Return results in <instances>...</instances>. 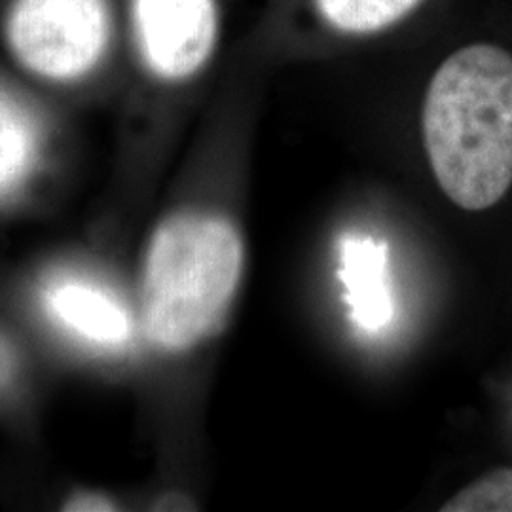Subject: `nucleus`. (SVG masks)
Returning <instances> with one entry per match:
<instances>
[{
	"label": "nucleus",
	"mask_w": 512,
	"mask_h": 512,
	"mask_svg": "<svg viewBox=\"0 0 512 512\" xmlns=\"http://www.w3.org/2000/svg\"><path fill=\"white\" fill-rule=\"evenodd\" d=\"M69 511H112V503L101 495L82 494L69 501Z\"/></svg>",
	"instance_id": "9d476101"
},
{
	"label": "nucleus",
	"mask_w": 512,
	"mask_h": 512,
	"mask_svg": "<svg viewBox=\"0 0 512 512\" xmlns=\"http://www.w3.org/2000/svg\"><path fill=\"white\" fill-rule=\"evenodd\" d=\"M444 512H512V469H495L454 495Z\"/></svg>",
	"instance_id": "1a4fd4ad"
},
{
	"label": "nucleus",
	"mask_w": 512,
	"mask_h": 512,
	"mask_svg": "<svg viewBox=\"0 0 512 512\" xmlns=\"http://www.w3.org/2000/svg\"><path fill=\"white\" fill-rule=\"evenodd\" d=\"M215 0H133V31L148 69L164 80L198 73L217 42Z\"/></svg>",
	"instance_id": "20e7f679"
},
{
	"label": "nucleus",
	"mask_w": 512,
	"mask_h": 512,
	"mask_svg": "<svg viewBox=\"0 0 512 512\" xmlns=\"http://www.w3.org/2000/svg\"><path fill=\"white\" fill-rule=\"evenodd\" d=\"M37 150V128L29 112L0 93V198L25 181Z\"/></svg>",
	"instance_id": "0eeeda50"
},
{
	"label": "nucleus",
	"mask_w": 512,
	"mask_h": 512,
	"mask_svg": "<svg viewBox=\"0 0 512 512\" xmlns=\"http://www.w3.org/2000/svg\"><path fill=\"white\" fill-rule=\"evenodd\" d=\"M321 16L332 27L368 35L391 27L410 14L421 0H315Z\"/></svg>",
	"instance_id": "6e6552de"
},
{
	"label": "nucleus",
	"mask_w": 512,
	"mask_h": 512,
	"mask_svg": "<svg viewBox=\"0 0 512 512\" xmlns=\"http://www.w3.org/2000/svg\"><path fill=\"white\" fill-rule=\"evenodd\" d=\"M423 145L442 192L484 211L512 184V54L469 44L433 76L421 114Z\"/></svg>",
	"instance_id": "f257e3e1"
},
{
	"label": "nucleus",
	"mask_w": 512,
	"mask_h": 512,
	"mask_svg": "<svg viewBox=\"0 0 512 512\" xmlns=\"http://www.w3.org/2000/svg\"><path fill=\"white\" fill-rule=\"evenodd\" d=\"M44 306L61 329L92 348L114 351L131 338L124 304L84 277L57 275L44 289Z\"/></svg>",
	"instance_id": "39448f33"
},
{
	"label": "nucleus",
	"mask_w": 512,
	"mask_h": 512,
	"mask_svg": "<svg viewBox=\"0 0 512 512\" xmlns=\"http://www.w3.org/2000/svg\"><path fill=\"white\" fill-rule=\"evenodd\" d=\"M340 281L346 287L349 317L365 334L384 332L395 319L385 241L348 234L340 239Z\"/></svg>",
	"instance_id": "423d86ee"
},
{
	"label": "nucleus",
	"mask_w": 512,
	"mask_h": 512,
	"mask_svg": "<svg viewBox=\"0 0 512 512\" xmlns=\"http://www.w3.org/2000/svg\"><path fill=\"white\" fill-rule=\"evenodd\" d=\"M14 366H16L14 351L6 342V338L0 334V389L4 385L10 384V380L14 376Z\"/></svg>",
	"instance_id": "9b49d317"
},
{
	"label": "nucleus",
	"mask_w": 512,
	"mask_h": 512,
	"mask_svg": "<svg viewBox=\"0 0 512 512\" xmlns=\"http://www.w3.org/2000/svg\"><path fill=\"white\" fill-rule=\"evenodd\" d=\"M110 35L107 0H16L6 37L19 63L50 80H74L101 61Z\"/></svg>",
	"instance_id": "7ed1b4c3"
},
{
	"label": "nucleus",
	"mask_w": 512,
	"mask_h": 512,
	"mask_svg": "<svg viewBox=\"0 0 512 512\" xmlns=\"http://www.w3.org/2000/svg\"><path fill=\"white\" fill-rule=\"evenodd\" d=\"M243 260L232 220L200 211L165 219L150 239L143 270L148 338L165 351L200 344L230 310Z\"/></svg>",
	"instance_id": "f03ea898"
}]
</instances>
